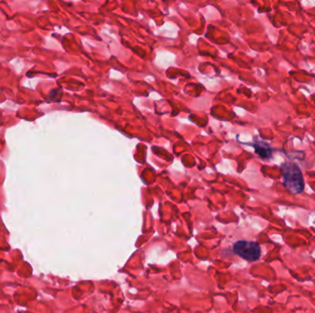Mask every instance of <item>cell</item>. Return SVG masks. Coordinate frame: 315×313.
<instances>
[{"mask_svg":"<svg viewBox=\"0 0 315 313\" xmlns=\"http://www.w3.org/2000/svg\"><path fill=\"white\" fill-rule=\"evenodd\" d=\"M282 174L283 184L288 191L293 194H301L304 190V178L301 170L295 163H284L280 166Z\"/></svg>","mask_w":315,"mask_h":313,"instance_id":"cell-1","label":"cell"},{"mask_svg":"<svg viewBox=\"0 0 315 313\" xmlns=\"http://www.w3.org/2000/svg\"><path fill=\"white\" fill-rule=\"evenodd\" d=\"M256 154L263 159H269L272 156V147L264 141H257L254 145Z\"/></svg>","mask_w":315,"mask_h":313,"instance_id":"cell-3","label":"cell"},{"mask_svg":"<svg viewBox=\"0 0 315 313\" xmlns=\"http://www.w3.org/2000/svg\"><path fill=\"white\" fill-rule=\"evenodd\" d=\"M232 250L237 255L249 262L257 261L261 257V247L256 242L238 241L233 244Z\"/></svg>","mask_w":315,"mask_h":313,"instance_id":"cell-2","label":"cell"}]
</instances>
